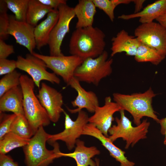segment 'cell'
Instances as JSON below:
<instances>
[{
	"mask_svg": "<svg viewBox=\"0 0 166 166\" xmlns=\"http://www.w3.org/2000/svg\"><path fill=\"white\" fill-rule=\"evenodd\" d=\"M105 35L100 29L93 26L76 29L69 43V52L84 60L95 58L105 50Z\"/></svg>",
	"mask_w": 166,
	"mask_h": 166,
	"instance_id": "1",
	"label": "cell"
},
{
	"mask_svg": "<svg viewBox=\"0 0 166 166\" xmlns=\"http://www.w3.org/2000/svg\"><path fill=\"white\" fill-rule=\"evenodd\" d=\"M156 95L150 87L143 93L128 95L115 93L113 97L121 110H126L131 115L134 123L137 126L140 124L141 119L144 117L151 118L158 123L159 119L152 106L153 99Z\"/></svg>",
	"mask_w": 166,
	"mask_h": 166,
	"instance_id": "2",
	"label": "cell"
},
{
	"mask_svg": "<svg viewBox=\"0 0 166 166\" xmlns=\"http://www.w3.org/2000/svg\"><path fill=\"white\" fill-rule=\"evenodd\" d=\"M49 135L43 127H41L23 147L26 166H48L58 158V153L60 151L57 142L50 144L53 147V149L49 150L46 147Z\"/></svg>",
	"mask_w": 166,
	"mask_h": 166,
	"instance_id": "3",
	"label": "cell"
},
{
	"mask_svg": "<svg viewBox=\"0 0 166 166\" xmlns=\"http://www.w3.org/2000/svg\"><path fill=\"white\" fill-rule=\"evenodd\" d=\"M20 86L23 94L24 115L35 134L41 127L48 125L50 121L44 108L34 93L35 83L25 74L20 77Z\"/></svg>",
	"mask_w": 166,
	"mask_h": 166,
	"instance_id": "4",
	"label": "cell"
},
{
	"mask_svg": "<svg viewBox=\"0 0 166 166\" xmlns=\"http://www.w3.org/2000/svg\"><path fill=\"white\" fill-rule=\"evenodd\" d=\"M108 54L105 50L95 58L83 61L75 70L74 77L80 82H84L97 86L101 80L112 73V58L108 59Z\"/></svg>",
	"mask_w": 166,
	"mask_h": 166,
	"instance_id": "5",
	"label": "cell"
},
{
	"mask_svg": "<svg viewBox=\"0 0 166 166\" xmlns=\"http://www.w3.org/2000/svg\"><path fill=\"white\" fill-rule=\"evenodd\" d=\"M124 110L120 111V118L116 117V125H113L109 129L108 137L113 142L117 139L122 138L125 141V149L131 145L132 147L139 140L147 137L150 123L147 119L144 120L140 124L133 126L131 121L125 115Z\"/></svg>",
	"mask_w": 166,
	"mask_h": 166,
	"instance_id": "6",
	"label": "cell"
},
{
	"mask_svg": "<svg viewBox=\"0 0 166 166\" xmlns=\"http://www.w3.org/2000/svg\"><path fill=\"white\" fill-rule=\"evenodd\" d=\"M65 128L61 132L49 134L48 142L49 144L61 140L65 142L69 150H71L76 145V141L82 135L84 128L89 123V117L87 113L82 110L78 112L75 121L73 120L65 111Z\"/></svg>",
	"mask_w": 166,
	"mask_h": 166,
	"instance_id": "7",
	"label": "cell"
},
{
	"mask_svg": "<svg viewBox=\"0 0 166 166\" xmlns=\"http://www.w3.org/2000/svg\"><path fill=\"white\" fill-rule=\"evenodd\" d=\"M17 68L27 73L31 77L35 85L39 88L41 82L45 80L52 84H59L60 80L53 73L48 72L45 62L29 53L25 57L18 55L16 60Z\"/></svg>",
	"mask_w": 166,
	"mask_h": 166,
	"instance_id": "8",
	"label": "cell"
},
{
	"mask_svg": "<svg viewBox=\"0 0 166 166\" xmlns=\"http://www.w3.org/2000/svg\"><path fill=\"white\" fill-rule=\"evenodd\" d=\"M58 20L50 35L48 45L50 56H61V46L64 38L69 31V25L75 15L74 8L66 4H61L58 7Z\"/></svg>",
	"mask_w": 166,
	"mask_h": 166,
	"instance_id": "9",
	"label": "cell"
},
{
	"mask_svg": "<svg viewBox=\"0 0 166 166\" xmlns=\"http://www.w3.org/2000/svg\"><path fill=\"white\" fill-rule=\"evenodd\" d=\"M134 34L140 43L166 56V29L159 23L141 24L135 29Z\"/></svg>",
	"mask_w": 166,
	"mask_h": 166,
	"instance_id": "10",
	"label": "cell"
},
{
	"mask_svg": "<svg viewBox=\"0 0 166 166\" xmlns=\"http://www.w3.org/2000/svg\"><path fill=\"white\" fill-rule=\"evenodd\" d=\"M32 54L43 61L47 68L56 75L61 77L67 85L74 77L76 69L83 61L81 58L73 55L53 56L34 52Z\"/></svg>",
	"mask_w": 166,
	"mask_h": 166,
	"instance_id": "11",
	"label": "cell"
},
{
	"mask_svg": "<svg viewBox=\"0 0 166 166\" xmlns=\"http://www.w3.org/2000/svg\"><path fill=\"white\" fill-rule=\"evenodd\" d=\"M36 96L46 110L50 121L55 123L57 122L61 113L64 111L62 108L63 100L61 93L42 82Z\"/></svg>",
	"mask_w": 166,
	"mask_h": 166,
	"instance_id": "12",
	"label": "cell"
},
{
	"mask_svg": "<svg viewBox=\"0 0 166 166\" xmlns=\"http://www.w3.org/2000/svg\"><path fill=\"white\" fill-rule=\"evenodd\" d=\"M121 110L118 105L112 101L110 97H107L105 98L104 105L97 107L93 115L89 117V123L94 125L104 136L108 137L109 130L114 120L113 115Z\"/></svg>",
	"mask_w": 166,
	"mask_h": 166,
	"instance_id": "13",
	"label": "cell"
},
{
	"mask_svg": "<svg viewBox=\"0 0 166 166\" xmlns=\"http://www.w3.org/2000/svg\"><path fill=\"white\" fill-rule=\"evenodd\" d=\"M9 17L7 34L14 37L17 43L26 47L32 54L36 47L34 30L35 27L26 22L17 20L15 16Z\"/></svg>",
	"mask_w": 166,
	"mask_h": 166,
	"instance_id": "14",
	"label": "cell"
},
{
	"mask_svg": "<svg viewBox=\"0 0 166 166\" xmlns=\"http://www.w3.org/2000/svg\"><path fill=\"white\" fill-rule=\"evenodd\" d=\"M67 85L74 89L77 94L76 98L71 102L73 107L77 108L72 109L67 107L68 111L71 113H75L85 109L89 112L94 113L97 107L99 106V100L95 93L85 90L81 86L80 81L74 77Z\"/></svg>",
	"mask_w": 166,
	"mask_h": 166,
	"instance_id": "15",
	"label": "cell"
},
{
	"mask_svg": "<svg viewBox=\"0 0 166 166\" xmlns=\"http://www.w3.org/2000/svg\"><path fill=\"white\" fill-rule=\"evenodd\" d=\"M82 135L93 137L98 140L108 151L110 155L119 162L120 166H134L135 163L129 160L125 156V152L115 146L109 137L103 133L93 124L88 123L85 127Z\"/></svg>",
	"mask_w": 166,
	"mask_h": 166,
	"instance_id": "16",
	"label": "cell"
},
{
	"mask_svg": "<svg viewBox=\"0 0 166 166\" xmlns=\"http://www.w3.org/2000/svg\"><path fill=\"white\" fill-rule=\"evenodd\" d=\"M76 145L75 149L72 152L64 153L60 151L58 153V158L68 157L72 158L76 161L77 166H96L95 161L92 158L100 153L97 148L87 147L84 142L79 139L77 140Z\"/></svg>",
	"mask_w": 166,
	"mask_h": 166,
	"instance_id": "17",
	"label": "cell"
},
{
	"mask_svg": "<svg viewBox=\"0 0 166 166\" xmlns=\"http://www.w3.org/2000/svg\"><path fill=\"white\" fill-rule=\"evenodd\" d=\"M111 56L113 57L117 53L125 52L127 56H135L140 43L134 37L129 35L122 30L111 39Z\"/></svg>",
	"mask_w": 166,
	"mask_h": 166,
	"instance_id": "18",
	"label": "cell"
},
{
	"mask_svg": "<svg viewBox=\"0 0 166 166\" xmlns=\"http://www.w3.org/2000/svg\"><path fill=\"white\" fill-rule=\"evenodd\" d=\"M166 13V0H158L148 5L140 12L129 14H122L118 18L128 20L139 18L141 24L148 23L162 15Z\"/></svg>",
	"mask_w": 166,
	"mask_h": 166,
	"instance_id": "19",
	"label": "cell"
},
{
	"mask_svg": "<svg viewBox=\"0 0 166 166\" xmlns=\"http://www.w3.org/2000/svg\"><path fill=\"white\" fill-rule=\"evenodd\" d=\"M58 9H53L47 15L46 18L35 27L34 34L36 47L40 50L48 45L50 34L58 19Z\"/></svg>",
	"mask_w": 166,
	"mask_h": 166,
	"instance_id": "20",
	"label": "cell"
},
{
	"mask_svg": "<svg viewBox=\"0 0 166 166\" xmlns=\"http://www.w3.org/2000/svg\"><path fill=\"white\" fill-rule=\"evenodd\" d=\"M23 94L20 86L14 88L0 97V112H11L17 115H24Z\"/></svg>",
	"mask_w": 166,
	"mask_h": 166,
	"instance_id": "21",
	"label": "cell"
},
{
	"mask_svg": "<svg viewBox=\"0 0 166 166\" xmlns=\"http://www.w3.org/2000/svg\"><path fill=\"white\" fill-rule=\"evenodd\" d=\"M96 6L92 0H79L74 8L77 19L75 28L78 29L93 26Z\"/></svg>",
	"mask_w": 166,
	"mask_h": 166,
	"instance_id": "22",
	"label": "cell"
},
{
	"mask_svg": "<svg viewBox=\"0 0 166 166\" xmlns=\"http://www.w3.org/2000/svg\"><path fill=\"white\" fill-rule=\"evenodd\" d=\"M53 9L42 4L38 0H30L26 22L35 27L38 22Z\"/></svg>",
	"mask_w": 166,
	"mask_h": 166,
	"instance_id": "23",
	"label": "cell"
},
{
	"mask_svg": "<svg viewBox=\"0 0 166 166\" xmlns=\"http://www.w3.org/2000/svg\"><path fill=\"white\" fill-rule=\"evenodd\" d=\"M165 57L155 49L140 43L134 58L139 62H150L154 65H157Z\"/></svg>",
	"mask_w": 166,
	"mask_h": 166,
	"instance_id": "24",
	"label": "cell"
},
{
	"mask_svg": "<svg viewBox=\"0 0 166 166\" xmlns=\"http://www.w3.org/2000/svg\"><path fill=\"white\" fill-rule=\"evenodd\" d=\"M29 140L10 132L0 139V154H6L14 148L23 147L28 143Z\"/></svg>",
	"mask_w": 166,
	"mask_h": 166,
	"instance_id": "25",
	"label": "cell"
},
{
	"mask_svg": "<svg viewBox=\"0 0 166 166\" xmlns=\"http://www.w3.org/2000/svg\"><path fill=\"white\" fill-rule=\"evenodd\" d=\"M10 132L27 140L31 139L34 134L24 115H17L12 123Z\"/></svg>",
	"mask_w": 166,
	"mask_h": 166,
	"instance_id": "26",
	"label": "cell"
},
{
	"mask_svg": "<svg viewBox=\"0 0 166 166\" xmlns=\"http://www.w3.org/2000/svg\"><path fill=\"white\" fill-rule=\"evenodd\" d=\"M7 7L14 14L16 19L26 22L30 0H4Z\"/></svg>",
	"mask_w": 166,
	"mask_h": 166,
	"instance_id": "27",
	"label": "cell"
},
{
	"mask_svg": "<svg viewBox=\"0 0 166 166\" xmlns=\"http://www.w3.org/2000/svg\"><path fill=\"white\" fill-rule=\"evenodd\" d=\"M21 75L15 70L4 75L0 80V97L10 90L20 85Z\"/></svg>",
	"mask_w": 166,
	"mask_h": 166,
	"instance_id": "28",
	"label": "cell"
},
{
	"mask_svg": "<svg viewBox=\"0 0 166 166\" xmlns=\"http://www.w3.org/2000/svg\"><path fill=\"white\" fill-rule=\"evenodd\" d=\"M8 8L4 0H0V39L4 40L8 36L7 30L9 25Z\"/></svg>",
	"mask_w": 166,
	"mask_h": 166,
	"instance_id": "29",
	"label": "cell"
},
{
	"mask_svg": "<svg viewBox=\"0 0 166 166\" xmlns=\"http://www.w3.org/2000/svg\"><path fill=\"white\" fill-rule=\"evenodd\" d=\"M96 7L102 10L112 22L115 18L114 10L117 6L113 0H92Z\"/></svg>",
	"mask_w": 166,
	"mask_h": 166,
	"instance_id": "30",
	"label": "cell"
},
{
	"mask_svg": "<svg viewBox=\"0 0 166 166\" xmlns=\"http://www.w3.org/2000/svg\"><path fill=\"white\" fill-rule=\"evenodd\" d=\"M0 113L1 121L0 124V139L10 132L12 123L17 116L14 113L6 115H4L2 113Z\"/></svg>",
	"mask_w": 166,
	"mask_h": 166,
	"instance_id": "31",
	"label": "cell"
},
{
	"mask_svg": "<svg viewBox=\"0 0 166 166\" xmlns=\"http://www.w3.org/2000/svg\"><path fill=\"white\" fill-rule=\"evenodd\" d=\"M16 68V60H10L6 58L0 59V76L11 73Z\"/></svg>",
	"mask_w": 166,
	"mask_h": 166,
	"instance_id": "32",
	"label": "cell"
},
{
	"mask_svg": "<svg viewBox=\"0 0 166 166\" xmlns=\"http://www.w3.org/2000/svg\"><path fill=\"white\" fill-rule=\"evenodd\" d=\"M14 52L13 45L7 44L4 40L0 39V59L6 58Z\"/></svg>",
	"mask_w": 166,
	"mask_h": 166,
	"instance_id": "33",
	"label": "cell"
},
{
	"mask_svg": "<svg viewBox=\"0 0 166 166\" xmlns=\"http://www.w3.org/2000/svg\"><path fill=\"white\" fill-rule=\"evenodd\" d=\"M0 166H19L10 156L0 154Z\"/></svg>",
	"mask_w": 166,
	"mask_h": 166,
	"instance_id": "34",
	"label": "cell"
},
{
	"mask_svg": "<svg viewBox=\"0 0 166 166\" xmlns=\"http://www.w3.org/2000/svg\"><path fill=\"white\" fill-rule=\"evenodd\" d=\"M42 4L51 7L53 9H58L59 6L61 4H66L65 0H38Z\"/></svg>",
	"mask_w": 166,
	"mask_h": 166,
	"instance_id": "35",
	"label": "cell"
},
{
	"mask_svg": "<svg viewBox=\"0 0 166 166\" xmlns=\"http://www.w3.org/2000/svg\"><path fill=\"white\" fill-rule=\"evenodd\" d=\"M135 5V11L134 13H138L141 11L143 7L144 0H132Z\"/></svg>",
	"mask_w": 166,
	"mask_h": 166,
	"instance_id": "36",
	"label": "cell"
},
{
	"mask_svg": "<svg viewBox=\"0 0 166 166\" xmlns=\"http://www.w3.org/2000/svg\"><path fill=\"white\" fill-rule=\"evenodd\" d=\"M158 123L160 127V132L162 135H164L166 131V117L159 119Z\"/></svg>",
	"mask_w": 166,
	"mask_h": 166,
	"instance_id": "37",
	"label": "cell"
},
{
	"mask_svg": "<svg viewBox=\"0 0 166 166\" xmlns=\"http://www.w3.org/2000/svg\"><path fill=\"white\" fill-rule=\"evenodd\" d=\"M156 20L158 23L166 29V13L158 18Z\"/></svg>",
	"mask_w": 166,
	"mask_h": 166,
	"instance_id": "38",
	"label": "cell"
},
{
	"mask_svg": "<svg viewBox=\"0 0 166 166\" xmlns=\"http://www.w3.org/2000/svg\"><path fill=\"white\" fill-rule=\"evenodd\" d=\"M117 6L121 4H128L132 2V0H113Z\"/></svg>",
	"mask_w": 166,
	"mask_h": 166,
	"instance_id": "39",
	"label": "cell"
},
{
	"mask_svg": "<svg viewBox=\"0 0 166 166\" xmlns=\"http://www.w3.org/2000/svg\"><path fill=\"white\" fill-rule=\"evenodd\" d=\"M95 161L96 163V166H100V160L99 159L95 158Z\"/></svg>",
	"mask_w": 166,
	"mask_h": 166,
	"instance_id": "40",
	"label": "cell"
},
{
	"mask_svg": "<svg viewBox=\"0 0 166 166\" xmlns=\"http://www.w3.org/2000/svg\"><path fill=\"white\" fill-rule=\"evenodd\" d=\"M164 135H165V139H164V144L165 145H166V131L165 132V134Z\"/></svg>",
	"mask_w": 166,
	"mask_h": 166,
	"instance_id": "41",
	"label": "cell"
}]
</instances>
